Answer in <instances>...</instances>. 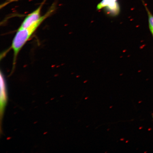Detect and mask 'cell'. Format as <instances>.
Here are the masks:
<instances>
[{
  "label": "cell",
  "mask_w": 153,
  "mask_h": 153,
  "mask_svg": "<svg viewBox=\"0 0 153 153\" xmlns=\"http://www.w3.org/2000/svg\"><path fill=\"white\" fill-rule=\"evenodd\" d=\"M115 1H117V0H115Z\"/></svg>",
  "instance_id": "5b68a950"
},
{
  "label": "cell",
  "mask_w": 153,
  "mask_h": 153,
  "mask_svg": "<svg viewBox=\"0 0 153 153\" xmlns=\"http://www.w3.org/2000/svg\"><path fill=\"white\" fill-rule=\"evenodd\" d=\"M56 9V3H53L50 8L43 16H41L39 20L29 27L24 29H18L13 39L11 48L14 52L13 65L16 63L17 57L21 49L29 39L32 34L41 25L44 20L50 16Z\"/></svg>",
  "instance_id": "6da1fadb"
},
{
  "label": "cell",
  "mask_w": 153,
  "mask_h": 153,
  "mask_svg": "<svg viewBox=\"0 0 153 153\" xmlns=\"http://www.w3.org/2000/svg\"><path fill=\"white\" fill-rule=\"evenodd\" d=\"M45 1L46 0H44L43 2L41 3V4L38 7L37 9L30 14H28L25 18L19 29H24L27 28L31 26L34 23L37 22L41 18V9Z\"/></svg>",
  "instance_id": "7a4b0ae2"
},
{
  "label": "cell",
  "mask_w": 153,
  "mask_h": 153,
  "mask_svg": "<svg viewBox=\"0 0 153 153\" xmlns=\"http://www.w3.org/2000/svg\"><path fill=\"white\" fill-rule=\"evenodd\" d=\"M144 5L145 8H146L147 12L148 13L149 28H150V32L153 37V15L149 10L148 7H146V5L144 4Z\"/></svg>",
  "instance_id": "277c9868"
},
{
  "label": "cell",
  "mask_w": 153,
  "mask_h": 153,
  "mask_svg": "<svg viewBox=\"0 0 153 153\" xmlns=\"http://www.w3.org/2000/svg\"><path fill=\"white\" fill-rule=\"evenodd\" d=\"M7 92L6 84L3 74L1 72V125L2 120L7 102Z\"/></svg>",
  "instance_id": "3957f363"
}]
</instances>
